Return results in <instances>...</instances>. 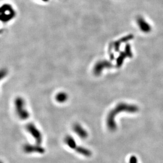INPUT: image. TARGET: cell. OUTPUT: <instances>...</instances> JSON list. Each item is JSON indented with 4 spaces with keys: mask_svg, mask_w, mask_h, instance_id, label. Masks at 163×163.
I'll return each mask as SVG.
<instances>
[{
    "mask_svg": "<svg viewBox=\"0 0 163 163\" xmlns=\"http://www.w3.org/2000/svg\"><path fill=\"white\" fill-rule=\"evenodd\" d=\"M55 99L58 103H64L68 99V95L65 92H59L56 95Z\"/></svg>",
    "mask_w": 163,
    "mask_h": 163,
    "instance_id": "8",
    "label": "cell"
},
{
    "mask_svg": "<svg viewBox=\"0 0 163 163\" xmlns=\"http://www.w3.org/2000/svg\"><path fill=\"white\" fill-rule=\"evenodd\" d=\"M24 152L25 153L30 154V153H39V154H43L45 153V148L41 146L40 145H31V144H26L24 145L23 147Z\"/></svg>",
    "mask_w": 163,
    "mask_h": 163,
    "instance_id": "5",
    "label": "cell"
},
{
    "mask_svg": "<svg viewBox=\"0 0 163 163\" xmlns=\"http://www.w3.org/2000/svg\"><path fill=\"white\" fill-rule=\"evenodd\" d=\"M26 128L29 134L34 138L35 143L38 145H41L43 140L42 134L34 124L32 123L27 124Z\"/></svg>",
    "mask_w": 163,
    "mask_h": 163,
    "instance_id": "4",
    "label": "cell"
},
{
    "mask_svg": "<svg viewBox=\"0 0 163 163\" xmlns=\"http://www.w3.org/2000/svg\"><path fill=\"white\" fill-rule=\"evenodd\" d=\"M64 142L70 148L75 150L77 153H79L82 155L88 157H90L92 155L91 152L88 149L77 145L74 138L70 136H67L64 138Z\"/></svg>",
    "mask_w": 163,
    "mask_h": 163,
    "instance_id": "2",
    "label": "cell"
},
{
    "mask_svg": "<svg viewBox=\"0 0 163 163\" xmlns=\"http://www.w3.org/2000/svg\"><path fill=\"white\" fill-rule=\"evenodd\" d=\"M138 111V107L135 105L126 104L125 103H120L116 106L115 108L108 113L107 118V125L111 131H115L117 128L115 118L116 116L121 112L136 113Z\"/></svg>",
    "mask_w": 163,
    "mask_h": 163,
    "instance_id": "1",
    "label": "cell"
},
{
    "mask_svg": "<svg viewBox=\"0 0 163 163\" xmlns=\"http://www.w3.org/2000/svg\"><path fill=\"white\" fill-rule=\"evenodd\" d=\"M73 129L74 132L82 139H85L88 136L87 131L80 124H74L73 126Z\"/></svg>",
    "mask_w": 163,
    "mask_h": 163,
    "instance_id": "6",
    "label": "cell"
},
{
    "mask_svg": "<svg viewBox=\"0 0 163 163\" xmlns=\"http://www.w3.org/2000/svg\"><path fill=\"white\" fill-rule=\"evenodd\" d=\"M137 23L142 31L145 32L150 31L151 30L150 26L147 22H146L143 18H137Z\"/></svg>",
    "mask_w": 163,
    "mask_h": 163,
    "instance_id": "7",
    "label": "cell"
},
{
    "mask_svg": "<svg viewBox=\"0 0 163 163\" xmlns=\"http://www.w3.org/2000/svg\"><path fill=\"white\" fill-rule=\"evenodd\" d=\"M14 103L16 112L19 118L22 120H26L29 118L30 114L26 108L25 101L21 97L16 98Z\"/></svg>",
    "mask_w": 163,
    "mask_h": 163,
    "instance_id": "3",
    "label": "cell"
},
{
    "mask_svg": "<svg viewBox=\"0 0 163 163\" xmlns=\"http://www.w3.org/2000/svg\"><path fill=\"white\" fill-rule=\"evenodd\" d=\"M129 163H137V159L136 157L134 156H132L129 159Z\"/></svg>",
    "mask_w": 163,
    "mask_h": 163,
    "instance_id": "9",
    "label": "cell"
}]
</instances>
